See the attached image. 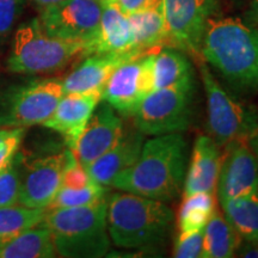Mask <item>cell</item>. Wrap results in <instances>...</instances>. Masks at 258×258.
<instances>
[{
	"label": "cell",
	"mask_w": 258,
	"mask_h": 258,
	"mask_svg": "<svg viewBox=\"0 0 258 258\" xmlns=\"http://www.w3.org/2000/svg\"><path fill=\"white\" fill-rule=\"evenodd\" d=\"M188 144L182 133L152 137L145 141L137 161L112 180V188L170 202L183 191Z\"/></svg>",
	"instance_id": "6da1fadb"
},
{
	"label": "cell",
	"mask_w": 258,
	"mask_h": 258,
	"mask_svg": "<svg viewBox=\"0 0 258 258\" xmlns=\"http://www.w3.org/2000/svg\"><path fill=\"white\" fill-rule=\"evenodd\" d=\"M200 53L233 86L258 90L257 27L235 17L211 18Z\"/></svg>",
	"instance_id": "7a4b0ae2"
},
{
	"label": "cell",
	"mask_w": 258,
	"mask_h": 258,
	"mask_svg": "<svg viewBox=\"0 0 258 258\" xmlns=\"http://www.w3.org/2000/svg\"><path fill=\"white\" fill-rule=\"evenodd\" d=\"M173 219L166 202L121 190L108 199L109 237L122 249L156 247L169 235Z\"/></svg>",
	"instance_id": "3957f363"
},
{
	"label": "cell",
	"mask_w": 258,
	"mask_h": 258,
	"mask_svg": "<svg viewBox=\"0 0 258 258\" xmlns=\"http://www.w3.org/2000/svg\"><path fill=\"white\" fill-rule=\"evenodd\" d=\"M108 199L95 205L48 208L43 224L49 228L56 253L66 258H101L110 250L106 222Z\"/></svg>",
	"instance_id": "277c9868"
},
{
	"label": "cell",
	"mask_w": 258,
	"mask_h": 258,
	"mask_svg": "<svg viewBox=\"0 0 258 258\" xmlns=\"http://www.w3.org/2000/svg\"><path fill=\"white\" fill-rule=\"evenodd\" d=\"M86 55L85 43L50 36L42 29L38 18H34L16 30L6 64L9 71L17 74H51Z\"/></svg>",
	"instance_id": "5b68a950"
},
{
	"label": "cell",
	"mask_w": 258,
	"mask_h": 258,
	"mask_svg": "<svg viewBox=\"0 0 258 258\" xmlns=\"http://www.w3.org/2000/svg\"><path fill=\"white\" fill-rule=\"evenodd\" d=\"M207 98L208 133L220 147L234 140H247L258 132L254 111L230 95L213 76L202 57L196 59Z\"/></svg>",
	"instance_id": "8992f818"
},
{
	"label": "cell",
	"mask_w": 258,
	"mask_h": 258,
	"mask_svg": "<svg viewBox=\"0 0 258 258\" xmlns=\"http://www.w3.org/2000/svg\"><path fill=\"white\" fill-rule=\"evenodd\" d=\"M64 95L59 78L32 79L0 90V127L43 124Z\"/></svg>",
	"instance_id": "52a82bcc"
},
{
	"label": "cell",
	"mask_w": 258,
	"mask_h": 258,
	"mask_svg": "<svg viewBox=\"0 0 258 258\" xmlns=\"http://www.w3.org/2000/svg\"><path fill=\"white\" fill-rule=\"evenodd\" d=\"M194 82L153 90L139 104L132 117L145 137L183 133L192 117Z\"/></svg>",
	"instance_id": "ba28073f"
},
{
	"label": "cell",
	"mask_w": 258,
	"mask_h": 258,
	"mask_svg": "<svg viewBox=\"0 0 258 258\" xmlns=\"http://www.w3.org/2000/svg\"><path fill=\"white\" fill-rule=\"evenodd\" d=\"M166 46L201 57V43L208 21L218 10L217 0H161Z\"/></svg>",
	"instance_id": "9c48e42d"
},
{
	"label": "cell",
	"mask_w": 258,
	"mask_h": 258,
	"mask_svg": "<svg viewBox=\"0 0 258 258\" xmlns=\"http://www.w3.org/2000/svg\"><path fill=\"white\" fill-rule=\"evenodd\" d=\"M101 16L102 0H61L42 10L38 21L50 36L85 43L89 55L98 34Z\"/></svg>",
	"instance_id": "30bf717a"
},
{
	"label": "cell",
	"mask_w": 258,
	"mask_h": 258,
	"mask_svg": "<svg viewBox=\"0 0 258 258\" xmlns=\"http://www.w3.org/2000/svg\"><path fill=\"white\" fill-rule=\"evenodd\" d=\"M152 51L118 64L102 90V101L110 104L123 117H132L141 101L152 91Z\"/></svg>",
	"instance_id": "8fae6325"
},
{
	"label": "cell",
	"mask_w": 258,
	"mask_h": 258,
	"mask_svg": "<svg viewBox=\"0 0 258 258\" xmlns=\"http://www.w3.org/2000/svg\"><path fill=\"white\" fill-rule=\"evenodd\" d=\"M71 150L37 157L23 163L19 205L48 209L59 191Z\"/></svg>",
	"instance_id": "7c38bea8"
},
{
	"label": "cell",
	"mask_w": 258,
	"mask_h": 258,
	"mask_svg": "<svg viewBox=\"0 0 258 258\" xmlns=\"http://www.w3.org/2000/svg\"><path fill=\"white\" fill-rule=\"evenodd\" d=\"M215 191L219 203L258 192V159L247 140H234L224 146Z\"/></svg>",
	"instance_id": "4fadbf2b"
},
{
	"label": "cell",
	"mask_w": 258,
	"mask_h": 258,
	"mask_svg": "<svg viewBox=\"0 0 258 258\" xmlns=\"http://www.w3.org/2000/svg\"><path fill=\"white\" fill-rule=\"evenodd\" d=\"M124 133L121 115L105 101H99L85 129L71 150L82 165L90 164L110 151Z\"/></svg>",
	"instance_id": "5bb4252c"
},
{
	"label": "cell",
	"mask_w": 258,
	"mask_h": 258,
	"mask_svg": "<svg viewBox=\"0 0 258 258\" xmlns=\"http://www.w3.org/2000/svg\"><path fill=\"white\" fill-rule=\"evenodd\" d=\"M99 101L101 93H64L43 125L59 133L73 150Z\"/></svg>",
	"instance_id": "9a60e30c"
},
{
	"label": "cell",
	"mask_w": 258,
	"mask_h": 258,
	"mask_svg": "<svg viewBox=\"0 0 258 258\" xmlns=\"http://www.w3.org/2000/svg\"><path fill=\"white\" fill-rule=\"evenodd\" d=\"M148 53V51H147ZM145 54L144 51L131 53H92L62 80L64 93H101L106 80L118 64L131 57Z\"/></svg>",
	"instance_id": "2e32d148"
},
{
	"label": "cell",
	"mask_w": 258,
	"mask_h": 258,
	"mask_svg": "<svg viewBox=\"0 0 258 258\" xmlns=\"http://www.w3.org/2000/svg\"><path fill=\"white\" fill-rule=\"evenodd\" d=\"M220 146L209 135H199L194 144L191 158L186 166L183 194H214L220 169Z\"/></svg>",
	"instance_id": "e0dca14e"
},
{
	"label": "cell",
	"mask_w": 258,
	"mask_h": 258,
	"mask_svg": "<svg viewBox=\"0 0 258 258\" xmlns=\"http://www.w3.org/2000/svg\"><path fill=\"white\" fill-rule=\"evenodd\" d=\"M145 135L135 131L123 133L117 144L86 167L90 177L103 186H110L112 180L137 161L145 143Z\"/></svg>",
	"instance_id": "ac0fdd59"
},
{
	"label": "cell",
	"mask_w": 258,
	"mask_h": 258,
	"mask_svg": "<svg viewBox=\"0 0 258 258\" xmlns=\"http://www.w3.org/2000/svg\"><path fill=\"white\" fill-rule=\"evenodd\" d=\"M141 51L135 47L134 34L127 15L110 0H102V16L98 34L92 44V53ZM145 53V51H144Z\"/></svg>",
	"instance_id": "d6986e66"
},
{
	"label": "cell",
	"mask_w": 258,
	"mask_h": 258,
	"mask_svg": "<svg viewBox=\"0 0 258 258\" xmlns=\"http://www.w3.org/2000/svg\"><path fill=\"white\" fill-rule=\"evenodd\" d=\"M152 91L194 82L192 66L182 53L173 47H160L152 51L151 59Z\"/></svg>",
	"instance_id": "ffe728a7"
},
{
	"label": "cell",
	"mask_w": 258,
	"mask_h": 258,
	"mask_svg": "<svg viewBox=\"0 0 258 258\" xmlns=\"http://www.w3.org/2000/svg\"><path fill=\"white\" fill-rule=\"evenodd\" d=\"M243 238L226 220L218 208L214 209L203 228L202 258H230L237 254Z\"/></svg>",
	"instance_id": "44dd1931"
},
{
	"label": "cell",
	"mask_w": 258,
	"mask_h": 258,
	"mask_svg": "<svg viewBox=\"0 0 258 258\" xmlns=\"http://www.w3.org/2000/svg\"><path fill=\"white\" fill-rule=\"evenodd\" d=\"M56 256L49 228L43 222L22 232L0 247V258H53Z\"/></svg>",
	"instance_id": "7402d4cb"
},
{
	"label": "cell",
	"mask_w": 258,
	"mask_h": 258,
	"mask_svg": "<svg viewBox=\"0 0 258 258\" xmlns=\"http://www.w3.org/2000/svg\"><path fill=\"white\" fill-rule=\"evenodd\" d=\"M222 214L246 241L258 240V192L220 202Z\"/></svg>",
	"instance_id": "603a6c76"
},
{
	"label": "cell",
	"mask_w": 258,
	"mask_h": 258,
	"mask_svg": "<svg viewBox=\"0 0 258 258\" xmlns=\"http://www.w3.org/2000/svg\"><path fill=\"white\" fill-rule=\"evenodd\" d=\"M133 29L135 47L139 50L152 51L166 46V32L160 4L128 16Z\"/></svg>",
	"instance_id": "cb8c5ba5"
},
{
	"label": "cell",
	"mask_w": 258,
	"mask_h": 258,
	"mask_svg": "<svg viewBox=\"0 0 258 258\" xmlns=\"http://www.w3.org/2000/svg\"><path fill=\"white\" fill-rule=\"evenodd\" d=\"M215 208L217 201L214 194L196 192L184 196L177 217L179 232L203 230Z\"/></svg>",
	"instance_id": "d4e9b609"
},
{
	"label": "cell",
	"mask_w": 258,
	"mask_h": 258,
	"mask_svg": "<svg viewBox=\"0 0 258 258\" xmlns=\"http://www.w3.org/2000/svg\"><path fill=\"white\" fill-rule=\"evenodd\" d=\"M48 209L10 206L0 208V247L22 232L43 222Z\"/></svg>",
	"instance_id": "484cf974"
},
{
	"label": "cell",
	"mask_w": 258,
	"mask_h": 258,
	"mask_svg": "<svg viewBox=\"0 0 258 258\" xmlns=\"http://www.w3.org/2000/svg\"><path fill=\"white\" fill-rule=\"evenodd\" d=\"M106 194L108 190L105 186L99 185L95 180L83 188H69L61 185L49 208H71L95 205L105 200Z\"/></svg>",
	"instance_id": "4316f807"
},
{
	"label": "cell",
	"mask_w": 258,
	"mask_h": 258,
	"mask_svg": "<svg viewBox=\"0 0 258 258\" xmlns=\"http://www.w3.org/2000/svg\"><path fill=\"white\" fill-rule=\"evenodd\" d=\"M23 163L24 156L18 151L14 158L0 170V208L19 203Z\"/></svg>",
	"instance_id": "83f0119b"
},
{
	"label": "cell",
	"mask_w": 258,
	"mask_h": 258,
	"mask_svg": "<svg viewBox=\"0 0 258 258\" xmlns=\"http://www.w3.org/2000/svg\"><path fill=\"white\" fill-rule=\"evenodd\" d=\"M25 0H0V44L8 41L23 12Z\"/></svg>",
	"instance_id": "f1b7e54d"
},
{
	"label": "cell",
	"mask_w": 258,
	"mask_h": 258,
	"mask_svg": "<svg viewBox=\"0 0 258 258\" xmlns=\"http://www.w3.org/2000/svg\"><path fill=\"white\" fill-rule=\"evenodd\" d=\"M203 230L179 232L173 245L172 256L176 258H199L202 256Z\"/></svg>",
	"instance_id": "f546056e"
},
{
	"label": "cell",
	"mask_w": 258,
	"mask_h": 258,
	"mask_svg": "<svg viewBox=\"0 0 258 258\" xmlns=\"http://www.w3.org/2000/svg\"><path fill=\"white\" fill-rule=\"evenodd\" d=\"M25 135V128L0 127V170L19 151Z\"/></svg>",
	"instance_id": "4dcf8cb0"
},
{
	"label": "cell",
	"mask_w": 258,
	"mask_h": 258,
	"mask_svg": "<svg viewBox=\"0 0 258 258\" xmlns=\"http://www.w3.org/2000/svg\"><path fill=\"white\" fill-rule=\"evenodd\" d=\"M124 15H132L159 5L161 0H110Z\"/></svg>",
	"instance_id": "1f68e13d"
},
{
	"label": "cell",
	"mask_w": 258,
	"mask_h": 258,
	"mask_svg": "<svg viewBox=\"0 0 258 258\" xmlns=\"http://www.w3.org/2000/svg\"><path fill=\"white\" fill-rule=\"evenodd\" d=\"M238 256L247 258H258V240L250 241L245 245L241 244L240 249L238 250Z\"/></svg>",
	"instance_id": "d6a6232c"
},
{
	"label": "cell",
	"mask_w": 258,
	"mask_h": 258,
	"mask_svg": "<svg viewBox=\"0 0 258 258\" xmlns=\"http://www.w3.org/2000/svg\"><path fill=\"white\" fill-rule=\"evenodd\" d=\"M245 19L249 24H252L258 28V0L251 3L247 11L245 12Z\"/></svg>",
	"instance_id": "836d02e7"
},
{
	"label": "cell",
	"mask_w": 258,
	"mask_h": 258,
	"mask_svg": "<svg viewBox=\"0 0 258 258\" xmlns=\"http://www.w3.org/2000/svg\"><path fill=\"white\" fill-rule=\"evenodd\" d=\"M30 2L34 4L35 8L42 11V10L49 8V6L56 4V3L61 2V0H30Z\"/></svg>",
	"instance_id": "e575fe53"
},
{
	"label": "cell",
	"mask_w": 258,
	"mask_h": 258,
	"mask_svg": "<svg viewBox=\"0 0 258 258\" xmlns=\"http://www.w3.org/2000/svg\"><path fill=\"white\" fill-rule=\"evenodd\" d=\"M247 141H249L250 147L252 148V151L254 152V154H256V157L258 159V132L257 133H254L252 137L247 139Z\"/></svg>",
	"instance_id": "d590c367"
}]
</instances>
